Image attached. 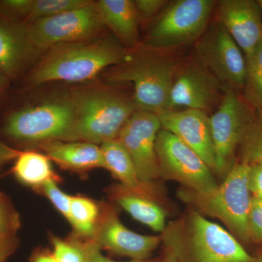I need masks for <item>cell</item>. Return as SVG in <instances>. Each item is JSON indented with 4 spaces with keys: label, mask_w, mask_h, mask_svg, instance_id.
Returning a JSON list of instances; mask_svg holds the SVG:
<instances>
[{
    "label": "cell",
    "mask_w": 262,
    "mask_h": 262,
    "mask_svg": "<svg viewBox=\"0 0 262 262\" xmlns=\"http://www.w3.org/2000/svg\"><path fill=\"white\" fill-rule=\"evenodd\" d=\"M73 106V128L70 141L102 144L116 139L119 133L137 108L134 100L104 87L70 90Z\"/></svg>",
    "instance_id": "obj_2"
},
{
    "label": "cell",
    "mask_w": 262,
    "mask_h": 262,
    "mask_svg": "<svg viewBox=\"0 0 262 262\" xmlns=\"http://www.w3.org/2000/svg\"><path fill=\"white\" fill-rule=\"evenodd\" d=\"M258 5H259L260 9H261L262 14V0H258L257 1Z\"/></svg>",
    "instance_id": "obj_40"
},
{
    "label": "cell",
    "mask_w": 262,
    "mask_h": 262,
    "mask_svg": "<svg viewBox=\"0 0 262 262\" xmlns=\"http://www.w3.org/2000/svg\"><path fill=\"white\" fill-rule=\"evenodd\" d=\"M215 2L178 0L168 5L144 40L148 51H164L198 41L206 31Z\"/></svg>",
    "instance_id": "obj_7"
},
{
    "label": "cell",
    "mask_w": 262,
    "mask_h": 262,
    "mask_svg": "<svg viewBox=\"0 0 262 262\" xmlns=\"http://www.w3.org/2000/svg\"><path fill=\"white\" fill-rule=\"evenodd\" d=\"M130 52L116 39L100 37L63 43L50 48L26 75L25 86L35 88L52 82H82L105 69L130 59Z\"/></svg>",
    "instance_id": "obj_1"
},
{
    "label": "cell",
    "mask_w": 262,
    "mask_h": 262,
    "mask_svg": "<svg viewBox=\"0 0 262 262\" xmlns=\"http://www.w3.org/2000/svg\"><path fill=\"white\" fill-rule=\"evenodd\" d=\"M248 225L251 238L262 242V200L251 198Z\"/></svg>",
    "instance_id": "obj_31"
},
{
    "label": "cell",
    "mask_w": 262,
    "mask_h": 262,
    "mask_svg": "<svg viewBox=\"0 0 262 262\" xmlns=\"http://www.w3.org/2000/svg\"><path fill=\"white\" fill-rule=\"evenodd\" d=\"M161 129L156 114L136 110L116 139L130 155L141 182L148 187L160 176L156 141Z\"/></svg>",
    "instance_id": "obj_12"
},
{
    "label": "cell",
    "mask_w": 262,
    "mask_h": 262,
    "mask_svg": "<svg viewBox=\"0 0 262 262\" xmlns=\"http://www.w3.org/2000/svg\"><path fill=\"white\" fill-rule=\"evenodd\" d=\"M20 151V149H15L9 144H5L4 141L0 139V167L10 162L14 161Z\"/></svg>",
    "instance_id": "obj_35"
},
{
    "label": "cell",
    "mask_w": 262,
    "mask_h": 262,
    "mask_svg": "<svg viewBox=\"0 0 262 262\" xmlns=\"http://www.w3.org/2000/svg\"><path fill=\"white\" fill-rule=\"evenodd\" d=\"M34 0H0V18L13 23H26Z\"/></svg>",
    "instance_id": "obj_28"
},
{
    "label": "cell",
    "mask_w": 262,
    "mask_h": 262,
    "mask_svg": "<svg viewBox=\"0 0 262 262\" xmlns=\"http://www.w3.org/2000/svg\"><path fill=\"white\" fill-rule=\"evenodd\" d=\"M246 96L257 108H262V41L246 59Z\"/></svg>",
    "instance_id": "obj_25"
},
{
    "label": "cell",
    "mask_w": 262,
    "mask_h": 262,
    "mask_svg": "<svg viewBox=\"0 0 262 262\" xmlns=\"http://www.w3.org/2000/svg\"><path fill=\"white\" fill-rule=\"evenodd\" d=\"M162 129L171 133L204 160L215 173L214 151L209 117L205 112L186 110H165L158 114Z\"/></svg>",
    "instance_id": "obj_14"
},
{
    "label": "cell",
    "mask_w": 262,
    "mask_h": 262,
    "mask_svg": "<svg viewBox=\"0 0 262 262\" xmlns=\"http://www.w3.org/2000/svg\"><path fill=\"white\" fill-rule=\"evenodd\" d=\"M53 255L57 262H86L83 250L77 241H63L53 237Z\"/></svg>",
    "instance_id": "obj_29"
},
{
    "label": "cell",
    "mask_w": 262,
    "mask_h": 262,
    "mask_svg": "<svg viewBox=\"0 0 262 262\" xmlns=\"http://www.w3.org/2000/svg\"><path fill=\"white\" fill-rule=\"evenodd\" d=\"M178 70L177 61L154 56H131L106 75L111 83H130L137 110L159 114L168 110L169 98Z\"/></svg>",
    "instance_id": "obj_4"
},
{
    "label": "cell",
    "mask_w": 262,
    "mask_h": 262,
    "mask_svg": "<svg viewBox=\"0 0 262 262\" xmlns=\"http://www.w3.org/2000/svg\"><path fill=\"white\" fill-rule=\"evenodd\" d=\"M160 175L177 181L188 190L209 194L218 187L213 172L194 150L161 129L156 141Z\"/></svg>",
    "instance_id": "obj_9"
},
{
    "label": "cell",
    "mask_w": 262,
    "mask_h": 262,
    "mask_svg": "<svg viewBox=\"0 0 262 262\" xmlns=\"http://www.w3.org/2000/svg\"><path fill=\"white\" fill-rule=\"evenodd\" d=\"M62 168L76 172L105 168L101 146L84 141H53L39 145Z\"/></svg>",
    "instance_id": "obj_18"
},
{
    "label": "cell",
    "mask_w": 262,
    "mask_h": 262,
    "mask_svg": "<svg viewBox=\"0 0 262 262\" xmlns=\"http://www.w3.org/2000/svg\"><path fill=\"white\" fill-rule=\"evenodd\" d=\"M73 106L68 93L8 108L0 120L2 134L19 146L69 141L73 128Z\"/></svg>",
    "instance_id": "obj_3"
},
{
    "label": "cell",
    "mask_w": 262,
    "mask_h": 262,
    "mask_svg": "<svg viewBox=\"0 0 262 262\" xmlns=\"http://www.w3.org/2000/svg\"><path fill=\"white\" fill-rule=\"evenodd\" d=\"M32 262H57L53 253H43L36 255Z\"/></svg>",
    "instance_id": "obj_37"
},
{
    "label": "cell",
    "mask_w": 262,
    "mask_h": 262,
    "mask_svg": "<svg viewBox=\"0 0 262 262\" xmlns=\"http://www.w3.org/2000/svg\"><path fill=\"white\" fill-rule=\"evenodd\" d=\"M218 110L209 117L215 173L225 177L232 168L234 152L241 144L251 116L234 90L225 86Z\"/></svg>",
    "instance_id": "obj_11"
},
{
    "label": "cell",
    "mask_w": 262,
    "mask_h": 262,
    "mask_svg": "<svg viewBox=\"0 0 262 262\" xmlns=\"http://www.w3.org/2000/svg\"><path fill=\"white\" fill-rule=\"evenodd\" d=\"M101 208L97 203L82 196H72L69 222L76 232L91 239L97 227Z\"/></svg>",
    "instance_id": "obj_23"
},
{
    "label": "cell",
    "mask_w": 262,
    "mask_h": 262,
    "mask_svg": "<svg viewBox=\"0 0 262 262\" xmlns=\"http://www.w3.org/2000/svg\"><path fill=\"white\" fill-rule=\"evenodd\" d=\"M26 24L38 60L53 46L100 37L105 28L94 1L79 9Z\"/></svg>",
    "instance_id": "obj_8"
},
{
    "label": "cell",
    "mask_w": 262,
    "mask_h": 262,
    "mask_svg": "<svg viewBox=\"0 0 262 262\" xmlns=\"http://www.w3.org/2000/svg\"><path fill=\"white\" fill-rule=\"evenodd\" d=\"M96 5L105 28L127 49L135 48L139 42L140 20L134 1L99 0Z\"/></svg>",
    "instance_id": "obj_19"
},
{
    "label": "cell",
    "mask_w": 262,
    "mask_h": 262,
    "mask_svg": "<svg viewBox=\"0 0 262 262\" xmlns=\"http://www.w3.org/2000/svg\"><path fill=\"white\" fill-rule=\"evenodd\" d=\"M56 181L50 180L43 184L41 189L55 208L67 220L70 221L71 202L72 196L66 194L57 186Z\"/></svg>",
    "instance_id": "obj_30"
},
{
    "label": "cell",
    "mask_w": 262,
    "mask_h": 262,
    "mask_svg": "<svg viewBox=\"0 0 262 262\" xmlns=\"http://www.w3.org/2000/svg\"><path fill=\"white\" fill-rule=\"evenodd\" d=\"M169 242L178 261L257 262L233 234L194 210L188 216L182 237L173 234Z\"/></svg>",
    "instance_id": "obj_6"
},
{
    "label": "cell",
    "mask_w": 262,
    "mask_h": 262,
    "mask_svg": "<svg viewBox=\"0 0 262 262\" xmlns=\"http://www.w3.org/2000/svg\"><path fill=\"white\" fill-rule=\"evenodd\" d=\"M201 65L220 83L233 89L245 84L247 62L244 53L222 24L217 22L196 41Z\"/></svg>",
    "instance_id": "obj_10"
},
{
    "label": "cell",
    "mask_w": 262,
    "mask_h": 262,
    "mask_svg": "<svg viewBox=\"0 0 262 262\" xmlns=\"http://www.w3.org/2000/svg\"><path fill=\"white\" fill-rule=\"evenodd\" d=\"M51 161L46 154L33 150H20L13 161L12 172L22 184L39 189L48 181L58 180Z\"/></svg>",
    "instance_id": "obj_22"
},
{
    "label": "cell",
    "mask_w": 262,
    "mask_h": 262,
    "mask_svg": "<svg viewBox=\"0 0 262 262\" xmlns=\"http://www.w3.org/2000/svg\"><path fill=\"white\" fill-rule=\"evenodd\" d=\"M220 84L203 66L189 65L176 76L169 98L168 110L182 106L205 112L214 103Z\"/></svg>",
    "instance_id": "obj_16"
},
{
    "label": "cell",
    "mask_w": 262,
    "mask_h": 262,
    "mask_svg": "<svg viewBox=\"0 0 262 262\" xmlns=\"http://www.w3.org/2000/svg\"><path fill=\"white\" fill-rule=\"evenodd\" d=\"M248 184L251 196L262 200V165L250 164Z\"/></svg>",
    "instance_id": "obj_34"
},
{
    "label": "cell",
    "mask_w": 262,
    "mask_h": 262,
    "mask_svg": "<svg viewBox=\"0 0 262 262\" xmlns=\"http://www.w3.org/2000/svg\"><path fill=\"white\" fill-rule=\"evenodd\" d=\"M249 170L250 164L242 160L232 165L213 192L199 194L187 189L182 193V198L201 214L222 221L234 237L246 242L251 239L248 225L252 198L248 189Z\"/></svg>",
    "instance_id": "obj_5"
},
{
    "label": "cell",
    "mask_w": 262,
    "mask_h": 262,
    "mask_svg": "<svg viewBox=\"0 0 262 262\" xmlns=\"http://www.w3.org/2000/svg\"><path fill=\"white\" fill-rule=\"evenodd\" d=\"M37 60L29 42L27 24L0 18V72L10 80H15Z\"/></svg>",
    "instance_id": "obj_17"
},
{
    "label": "cell",
    "mask_w": 262,
    "mask_h": 262,
    "mask_svg": "<svg viewBox=\"0 0 262 262\" xmlns=\"http://www.w3.org/2000/svg\"><path fill=\"white\" fill-rule=\"evenodd\" d=\"M105 168L116 177L122 187L130 192L154 200L155 190L141 182L134 162L117 139L106 141L101 145Z\"/></svg>",
    "instance_id": "obj_20"
},
{
    "label": "cell",
    "mask_w": 262,
    "mask_h": 262,
    "mask_svg": "<svg viewBox=\"0 0 262 262\" xmlns=\"http://www.w3.org/2000/svg\"><path fill=\"white\" fill-rule=\"evenodd\" d=\"M256 258H257V262H262V254L260 255V256H258V257Z\"/></svg>",
    "instance_id": "obj_41"
},
{
    "label": "cell",
    "mask_w": 262,
    "mask_h": 262,
    "mask_svg": "<svg viewBox=\"0 0 262 262\" xmlns=\"http://www.w3.org/2000/svg\"><path fill=\"white\" fill-rule=\"evenodd\" d=\"M100 248L134 260H146L160 244V237L138 234L120 222L111 207H103L92 238Z\"/></svg>",
    "instance_id": "obj_13"
},
{
    "label": "cell",
    "mask_w": 262,
    "mask_h": 262,
    "mask_svg": "<svg viewBox=\"0 0 262 262\" xmlns=\"http://www.w3.org/2000/svg\"><path fill=\"white\" fill-rule=\"evenodd\" d=\"M91 3V0H34L32 11L26 23L63 14Z\"/></svg>",
    "instance_id": "obj_26"
},
{
    "label": "cell",
    "mask_w": 262,
    "mask_h": 262,
    "mask_svg": "<svg viewBox=\"0 0 262 262\" xmlns=\"http://www.w3.org/2000/svg\"><path fill=\"white\" fill-rule=\"evenodd\" d=\"M17 241L13 238L0 239V262H7L16 248Z\"/></svg>",
    "instance_id": "obj_36"
},
{
    "label": "cell",
    "mask_w": 262,
    "mask_h": 262,
    "mask_svg": "<svg viewBox=\"0 0 262 262\" xmlns=\"http://www.w3.org/2000/svg\"><path fill=\"white\" fill-rule=\"evenodd\" d=\"M81 248L83 250L86 262H118L113 261L101 253V249L93 241L87 239L84 243L79 242ZM126 262H152L149 260H134Z\"/></svg>",
    "instance_id": "obj_33"
},
{
    "label": "cell",
    "mask_w": 262,
    "mask_h": 262,
    "mask_svg": "<svg viewBox=\"0 0 262 262\" xmlns=\"http://www.w3.org/2000/svg\"><path fill=\"white\" fill-rule=\"evenodd\" d=\"M168 3L164 0H136V10L140 21H148L162 10Z\"/></svg>",
    "instance_id": "obj_32"
},
{
    "label": "cell",
    "mask_w": 262,
    "mask_h": 262,
    "mask_svg": "<svg viewBox=\"0 0 262 262\" xmlns=\"http://www.w3.org/2000/svg\"><path fill=\"white\" fill-rule=\"evenodd\" d=\"M243 160L249 164L262 165V113L251 117L242 141Z\"/></svg>",
    "instance_id": "obj_24"
},
{
    "label": "cell",
    "mask_w": 262,
    "mask_h": 262,
    "mask_svg": "<svg viewBox=\"0 0 262 262\" xmlns=\"http://www.w3.org/2000/svg\"><path fill=\"white\" fill-rule=\"evenodd\" d=\"M20 226L18 213L8 196L0 192V239L15 237Z\"/></svg>",
    "instance_id": "obj_27"
},
{
    "label": "cell",
    "mask_w": 262,
    "mask_h": 262,
    "mask_svg": "<svg viewBox=\"0 0 262 262\" xmlns=\"http://www.w3.org/2000/svg\"><path fill=\"white\" fill-rule=\"evenodd\" d=\"M115 201L138 222L147 226L155 232H163L166 215L161 206L146 196L139 195L122 187L114 192Z\"/></svg>",
    "instance_id": "obj_21"
},
{
    "label": "cell",
    "mask_w": 262,
    "mask_h": 262,
    "mask_svg": "<svg viewBox=\"0 0 262 262\" xmlns=\"http://www.w3.org/2000/svg\"><path fill=\"white\" fill-rule=\"evenodd\" d=\"M172 254H173V253H172ZM165 262H179V261L177 260V257L174 256V254H173L172 255V256H170V257L168 258V260Z\"/></svg>",
    "instance_id": "obj_39"
},
{
    "label": "cell",
    "mask_w": 262,
    "mask_h": 262,
    "mask_svg": "<svg viewBox=\"0 0 262 262\" xmlns=\"http://www.w3.org/2000/svg\"><path fill=\"white\" fill-rule=\"evenodd\" d=\"M10 80L0 72V101L4 97L6 90L9 84Z\"/></svg>",
    "instance_id": "obj_38"
},
{
    "label": "cell",
    "mask_w": 262,
    "mask_h": 262,
    "mask_svg": "<svg viewBox=\"0 0 262 262\" xmlns=\"http://www.w3.org/2000/svg\"><path fill=\"white\" fill-rule=\"evenodd\" d=\"M218 18L246 59L249 58L262 41V14L257 1L219 2Z\"/></svg>",
    "instance_id": "obj_15"
}]
</instances>
